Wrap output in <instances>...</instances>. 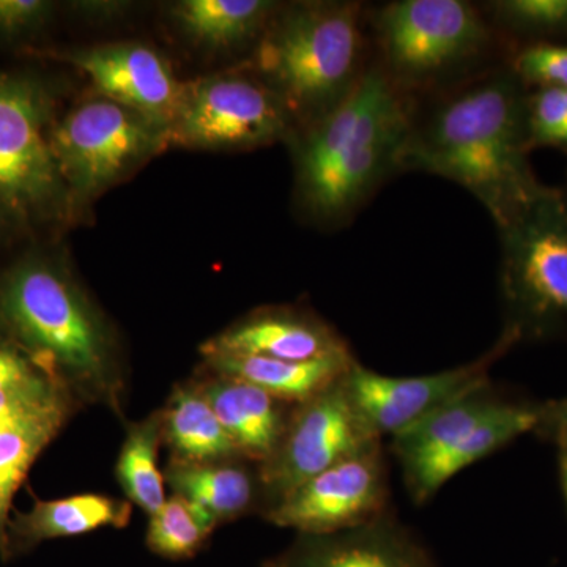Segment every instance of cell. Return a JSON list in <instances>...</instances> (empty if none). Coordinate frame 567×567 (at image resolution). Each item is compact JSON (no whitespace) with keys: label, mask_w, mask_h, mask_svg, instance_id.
Instances as JSON below:
<instances>
[{"label":"cell","mask_w":567,"mask_h":567,"mask_svg":"<svg viewBox=\"0 0 567 567\" xmlns=\"http://www.w3.org/2000/svg\"><path fill=\"white\" fill-rule=\"evenodd\" d=\"M347 347L319 320L293 312L268 311L235 323L200 347V353L252 354L284 361H312Z\"/></svg>","instance_id":"cell-17"},{"label":"cell","mask_w":567,"mask_h":567,"mask_svg":"<svg viewBox=\"0 0 567 567\" xmlns=\"http://www.w3.org/2000/svg\"><path fill=\"white\" fill-rule=\"evenodd\" d=\"M249 462L244 457L207 464L169 462L164 480L173 495L192 502L219 527L262 506L259 466L254 470Z\"/></svg>","instance_id":"cell-19"},{"label":"cell","mask_w":567,"mask_h":567,"mask_svg":"<svg viewBox=\"0 0 567 567\" xmlns=\"http://www.w3.org/2000/svg\"><path fill=\"white\" fill-rule=\"evenodd\" d=\"M289 112L268 85L240 76L210 78L186 85L167 133L193 147H254L286 132Z\"/></svg>","instance_id":"cell-11"},{"label":"cell","mask_w":567,"mask_h":567,"mask_svg":"<svg viewBox=\"0 0 567 567\" xmlns=\"http://www.w3.org/2000/svg\"><path fill=\"white\" fill-rule=\"evenodd\" d=\"M268 567H434L427 551L401 525L379 517L330 535H300Z\"/></svg>","instance_id":"cell-15"},{"label":"cell","mask_w":567,"mask_h":567,"mask_svg":"<svg viewBox=\"0 0 567 567\" xmlns=\"http://www.w3.org/2000/svg\"><path fill=\"white\" fill-rule=\"evenodd\" d=\"M561 480H563V488H565V494L567 498V457L561 456Z\"/></svg>","instance_id":"cell-33"},{"label":"cell","mask_w":567,"mask_h":567,"mask_svg":"<svg viewBox=\"0 0 567 567\" xmlns=\"http://www.w3.org/2000/svg\"><path fill=\"white\" fill-rule=\"evenodd\" d=\"M194 380L210 402L238 454L257 465L267 462L289 420L287 402L245 380L207 369Z\"/></svg>","instance_id":"cell-16"},{"label":"cell","mask_w":567,"mask_h":567,"mask_svg":"<svg viewBox=\"0 0 567 567\" xmlns=\"http://www.w3.org/2000/svg\"><path fill=\"white\" fill-rule=\"evenodd\" d=\"M360 7L305 3L260 44L257 62L287 112L319 121L349 95L361 74Z\"/></svg>","instance_id":"cell-4"},{"label":"cell","mask_w":567,"mask_h":567,"mask_svg":"<svg viewBox=\"0 0 567 567\" xmlns=\"http://www.w3.org/2000/svg\"><path fill=\"white\" fill-rule=\"evenodd\" d=\"M404 99L382 69L364 71L349 95L315 122L298 153L301 199L319 218L353 213L393 169L412 133Z\"/></svg>","instance_id":"cell-3"},{"label":"cell","mask_w":567,"mask_h":567,"mask_svg":"<svg viewBox=\"0 0 567 567\" xmlns=\"http://www.w3.org/2000/svg\"><path fill=\"white\" fill-rule=\"evenodd\" d=\"M204 369L245 380L287 404H301L344 379L354 364L349 350L312 361H284L252 354L204 357Z\"/></svg>","instance_id":"cell-20"},{"label":"cell","mask_w":567,"mask_h":567,"mask_svg":"<svg viewBox=\"0 0 567 567\" xmlns=\"http://www.w3.org/2000/svg\"><path fill=\"white\" fill-rule=\"evenodd\" d=\"M380 47L390 76L427 82L456 70L483 52L486 22L464 0H401L380 11Z\"/></svg>","instance_id":"cell-6"},{"label":"cell","mask_w":567,"mask_h":567,"mask_svg":"<svg viewBox=\"0 0 567 567\" xmlns=\"http://www.w3.org/2000/svg\"><path fill=\"white\" fill-rule=\"evenodd\" d=\"M74 409L54 410L21 423L0 429V558L9 561L11 503L40 454L61 434L76 413Z\"/></svg>","instance_id":"cell-22"},{"label":"cell","mask_w":567,"mask_h":567,"mask_svg":"<svg viewBox=\"0 0 567 567\" xmlns=\"http://www.w3.org/2000/svg\"><path fill=\"white\" fill-rule=\"evenodd\" d=\"M516 73L522 80L543 87L567 91V47L537 44L527 48L517 55Z\"/></svg>","instance_id":"cell-29"},{"label":"cell","mask_w":567,"mask_h":567,"mask_svg":"<svg viewBox=\"0 0 567 567\" xmlns=\"http://www.w3.org/2000/svg\"><path fill=\"white\" fill-rule=\"evenodd\" d=\"M522 336L506 327L498 342L473 363L439 374L386 377L354 363L346 388L358 415L372 435H395L440 406L488 385V371Z\"/></svg>","instance_id":"cell-10"},{"label":"cell","mask_w":567,"mask_h":567,"mask_svg":"<svg viewBox=\"0 0 567 567\" xmlns=\"http://www.w3.org/2000/svg\"><path fill=\"white\" fill-rule=\"evenodd\" d=\"M132 514L128 499L103 494L35 499L28 513H17L10 518V558L28 554L44 540L87 535L102 528H125Z\"/></svg>","instance_id":"cell-18"},{"label":"cell","mask_w":567,"mask_h":567,"mask_svg":"<svg viewBox=\"0 0 567 567\" xmlns=\"http://www.w3.org/2000/svg\"><path fill=\"white\" fill-rule=\"evenodd\" d=\"M503 401L488 385L440 406L393 435L394 453L404 468L406 487L424 503L447 483L446 470L466 439Z\"/></svg>","instance_id":"cell-14"},{"label":"cell","mask_w":567,"mask_h":567,"mask_svg":"<svg viewBox=\"0 0 567 567\" xmlns=\"http://www.w3.org/2000/svg\"><path fill=\"white\" fill-rule=\"evenodd\" d=\"M50 10L43 0H0V33L18 35L37 28Z\"/></svg>","instance_id":"cell-30"},{"label":"cell","mask_w":567,"mask_h":567,"mask_svg":"<svg viewBox=\"0 0 567 567\" xmlns=\"http://www.w3.org/2000/svg\"><path fill=\"white\" fill-rule=\"evenodd\" d=\"M495 18L507 28L528 33L567 31V0H505L492 3Z\"/></svg>","instance_id":"cell-28"},{"label":"cell","mask_w":567,"mask_h":567,"mask_svg":"<svg viewBox=\"0 0 567 567\" xmlns=\"http://www.w3.org/2000/svg\"><path fill=\"white\" fill-rule=\"evenodd\" d=\"M69 61L84 71L106 100L167 130L181 111L186 85L175 80L162 55L140 43H118L73 52Z\"/></svg>","instance_id":"cell-13"},{"label":"cell","mask_w":567,"mask_h":567,"mask_svg":"<svg viewBox=\"0 0 567 567\" xmlns=\"http://www.w3.org/2000/svg\"><path fill=\"white\" fill-rule=\"evenodd\" d=\"M163 445V412L155 410L126 425L115 476L128 502L152 516L166 503V480L158 466V451Z\"/></svg>","instance_id":"cell-24"},{"label":"cell","mask_w":567,"mask_h":567,"mask_svg":"<svg viewBox=\"0 0 567 567\" xmlns=\"http://www.w3.org/2000/svg\"><path fill=\"white\" fill-rule=\"evenodd\" d=\"M344 380L289 413L275 453L259 465L264 513L306 481L379 442L354 410Z\"/></svg>","instance_id":"cell-7"},{"label":"cell","mask_w":567,"mask_h":567,"mask_svg":"<svg viewBox=\"0 0 567 567\" xmlns=\"http://www.w3.org/2000/svg\"><path fill=\"white\" fill-rule=\"evenodd\" d=\"M529 145H550L567 151V91L540 87L525 103Z\"/></svg>","instance_id":"cell-27"},{"label":"cell","mask_w":567,"mask_h":567,"mask_svg":"<svg viewBox=\"0 0 567 567\" xmlns=\"http://www.w3.org/2000/svg\"><path fill=\"white\" fill-rule=\"evenodd\" d=\"M275 9L267 0H185L174 13L192 39L226 50L256 37Z\"/></svg>","instance_id":"cell-23"},{"label":"cell","mask_w":567,"mask_h":567,"mask_svg":"<svg viewBox=\"0 0 567 567\" xmlns=\"http://www.w3.org/2000/svg\"><path fill=\"white\" fill-rule=\"evenodd\" d=\"M502 289L516 316L509 327L525 330L567 322V204L547 188L535 203L499 227Z\"/></svg>","instance_id":"cell-5"},{"label":"cell","mask_w":567,"mask_h":567,"mask_svg":"<svg viewBox=\"0 0 567 567\" xmlns=\"http://www.w3.org/2000/svg\"><path fill=\"white\" fill-rule=\"evenodd\" d=\"M386 499L385 462L374 442L306 481L265 517L300 535H330L382 517Z\"/></svg>","instance_id":"cell-12"},{"label":"cell","mask_w":567,"mask_h":567,"mask_svg":"<svg viewBox=\"0 0 567 567\" xmlns=\"http://www.w3.org/2000/svg\"><path fill=\"white\" fill-rule=\"evenodd\" d=\"M0 341L24 353L81 409L125 415L126 374L114 339L78 284L47 257L0 274Z\"/></svg>","instance_id":"cell-1"},{"label":"cell","mask_w":567,"mask_h":567,"mask_svg":"<svg viewBox=\"0 0 567 567\" xmlns=\"http://www.w3.org/2000/svg\"><path fill=\"white\" fill-rule=\"evenodd\" d=\"M65 186L31 96L0 73V233L54 212Z\"/></svg>","instance_id":"cell-8"},{"label":"cell","mask_w":567,"mask_h":567,"mask_svg":"<svg viewBox=\"0 0 567 567\" xmlns=\"http://www.w3.org/2000/svg\"><path fill=\"white\" fill-rule=\"evenodd\" d=\"M61 409L81 410V406L51 377L0 388V429Z\"/></svg>","instance_id":"cell-26"},{"label":"cell","mask_w":567,"mask_h":567,"mask_svg":"<svg viewBox=\"0 0 567 567\" xmlns=\"http://www.w3.org/2000/svg\"><path fill=\"white\" fill-rule=\"evenodd\" d=\"M543 425H550L561 447V456L567 457V401L546 406Z\"/></svg>","instance_id":"cell-32"},{"label":"cell","mask_w":567,"mask_h":567,"mask_svg":"<svg viewBox=\"0 0 567 567\" xmlns=\"http://www.w3.org/2000/svg\"><path fill=\"white\" fill-rule=\"evenodd\" d=\"M41 377H50L32 363L24 353L0 341V388L22 385ZM54 380V379H52Z\"/></svg>","instance_id":"cell-31"},{"label":"cell","mask_w":567,"mask_h":567,"mask_svg":"<svg viewBox=\"0 0 567 567\" xmlns=\"http://www.w3.org/2000/svg\"><path fill=\"white\" fill-rule=\"evenodd\" d=\"M525 102L507 78L477 84L413 128L401 169L424 171L464 186L496 226H506L546 193L527 162Z\"/></svg>","instance_id":"cell-2"},{"label":"cell","mask_w":567,"mask_h":567,"mask_svg":"<svg viewBox=\"0 0 567 567\" xmlns=\"http://www.w3.org/2000/svg\"><path fill=\"white\" fill-rule=\"evenodd\" d=\"M162 132L137 112L96 100L81 104L51 130V147L63 183L89 194L151 152Z\"/></svg>","instance_id":"cell-9"},{"label":"cell","mask_w":567,"mask_h":567,"mask_svg":"<svg viewBox=\"0 0 567 567\" xmlns=\"http://www.w3.org/2000/svg\"><path fill=\"white\" fill-rule=\"evenodd\" d=\"M162 412L163 443L174 464L241 457L196 380L175 386Z\"/></svg>","instance_id":"cell-21"},{"label":"cell","mask_w":567,"mask_h":567,"mask_svg":"<svg viewBox=\"0 0 567 567\" xmlns=\"http://www.w3.org/2000/svg\"><path fill=\"white\" fill-rule=\"evenodd\" d=\"M216 524L188 499L173 495L155 514L147 528L153 554L169 559L192 558L210 539Z\"/></svg>","instance_id":"cell-25"}]
</instances>
